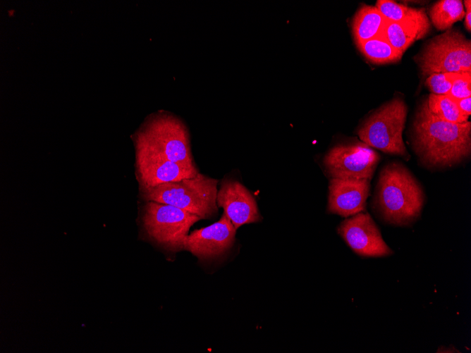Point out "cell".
Returning a JSON list of instances; mask_svg holds the SVG:
<instances>
[{
	"label": "cell",
	"mask_w": 471,
	"mask_h": 353,
	"mask_svg": "<svg viewBox=\"0 0 471 353\" xmlns=\"http://www.w3.org/2000/svg\"><path fill=\"white\" fill-rule=\"evenodd\" d=\"M412 144L420 160L433 167L451 166L470 154L471 123H453L419 107L413 121Z\"/></svg>",
	"instance_id": "1"
},
{
	"label": "cell",
	"mask_w": 471,
	"mask_h": 353,
	"mask_svg": "<svg viewBox=\"0 0 471 353\" xmlns=\"http://www.w3.org/2000/svg\"><path fill=\"white\" fill-rule=\"evenodd\" d=\"M424 201L422 187L408 168L390 163L381 171L374 207L388 223L406 225L421 214Z\"/></svg>",
	"instance_id": "2"
},
{
	"label": "cell",
	"mask_w": 471,
	"mask_h": 353,
	"mask_svg": "<svg viewBox=\"0 0 471 353\" xmlns=\"http://www.w3.org/2000/svg\"><path fill=\"white\" fill-rule=\"evenodd\" d=\"M217 184V180L199 172L192 178L142 187L139 191L145 202L169 204L201 219H212L218 213Z\"/></svg>",
	"instance_id": "3"
},
{
	"label": "cell",
	"mask_w": 471,
	"mask_h": 353,
	"mask_svg": "<svg viewBox=\"0 0 471 353\" xmlns=\"http://www.w3.org/2000/svg\"><path fill=\"white\" fill-rule=\"evenodd\" d=\"M200 220L198 216L186 211L152 201L145 202L140 216L146 238L172 254L183 250L190 228Z\"/></svg>",
	"instance_id": "4"
},
{
	"label": "cell",
	"mask_w": 471,
	"mask_h": 353,
	"mask_svg": "<svg viewBox=\"0 0 471 353\" xmlns=\"http://www.w3.org/2000/svg\"><path fill=\"white\" fill-rule=\"evenodd\" d=\"M166 159L186 166H196L190 135L184 123L168 112L149 115L133 137Z\"/></svg>",
	"instance_id": "5"
},
{
	"label": "cell",
	"mask_w": 471,
	"mask_h": 353,
	"mask_svg": "<svg viewBox=\"0 0 471 353\" xmlns=\"http://www.w3.org/2000/svg\"><path fill=\"white\" fill-rule=\"evenodd\" d=\"M407 111L405 103L399 97L386 102L361 124L357 132L360 139L384 153L408 156L402 138Z\"/></svg>",
	"instance_id": "6"
},
{
	"label": "cell",
	"mask_w": 471,
	"mask_h": 353,
	"mask_svg": "<svg viewBox=\"0 0 471 353\" xmlns=\"http://www.w3.org/2000/svg\"><path fill=\"white\" fill-rule=\"evenodd\" d=\"M415 60L422 75L471 73V42L458 30L448 29L428 41Z\"/></svg>",
	"instance_id": "7"
},
{
	"label": "cell",
	"mask_w": 471,
	"mask_h": 353,
	"mask_svg": "<svg viewBox=\"0 0 471 353\" xmlns=\"http://www.w3.org/2000/svg\"><path fill=\"white\" fill-rule=\"evenodd\" d=\"M379 154L364 142L338 144L324 158L331 178L371 180L379 161Z\"/></svg>",
	"instance_id": "8"
},
{
	"label": "cell",
	"mask_w": 471,
	"mask_h": 353,
	"mask_svg": "<svg viewBox=\"0 0 471 353\" xmlns=\"http://www.w3.org/2000/svg\"><path fill=\"white\" fill-rule=\"evenodd\" d=\"M134 144L139 188L192 178L199 173L196 166L173 162L139 141L134 140Z\"/></svg>",
	"instance_id": "9"
},
{
	"label": "cell",
	"mask_w": 471,
	"mask_h": 353,
	"mask_svg": "<svg viewBox=\"0 0 471 353\" xmlns=\"http://www.w3.org/2000/svg\"><path fill=\"white\" fill-rule=\"evenodd\" d=\"M236 235V229L223 213L218 221L189 233L185 240L183 250L201 261L217 259L232 249Z\"/></svg>",
	"instance_id": "10"
},
{
	"label": "cell",
	"mask_w": 471,
	"mask_h": 353,
	"mask_svg": "<svg viewBox=\"0 0 471 353\" xmlns=\"http://www.w3.org/2000/svg\"><path fill=\"white\" fill-rule=\"evenodd\" d=\"M338 233L352 250L363 257H382L393 254L368 213L360 212L343 221Z\"/></svg>",
	"instance_id": "11"
},
{
	"label": "cell",
	"mask_w": 471,
	"mask_h": 353,
	"mask_svg": "<svg viewBox=\"0 0 471 353\" xmlns=\"http://www.w3.org/2000/svg\"><path fill=\"white\" fill-rule=\"evenodd\" d=\"M216 204L224 209L237 230L245 224L259 222L262 216L252 193L241 182L224 180L216 194Z\"/></svg>",
	"instance_id": "12"
},
{
	"label": "cell",
	"mask_w": 471,
	"mask_h": 353,
	"mask_svg": "<svg viewBox=\"0 0 471 353\" xmlns=\"http://www.w3.org/2000/svg\"><path fill=\"white\" fill-rule=\"evenodd\" d=\"M370 180L365 178H331L327 211L345 218L365 211Z\"/></svg>",
	"instance_id": "13"
},
{
	"label": "cell",
	"mask_w": 471,
	"mask_h": 353,
	"mask_svg": "<svg viewBox=\"0 0 471 353\" xmlns=\"http://www.w3.org/2000/svg\"><path fill=\"white\" fill-rule=\"evenodd\" d=\"M376 7L389 21L412 25L429 33L430 23L424 8L409 7L390 0H378Z\"/></svg>",
	"instance_id": "14"
},
{
	"label": "cell",
	"mask_w": 471,
	"mask_h": 353,
	"mask_svg": "<svg viewBox=\"0 0 471 353\" xmlns=\"http://www.w3.org/2000/svg\"><path fill=\"white\" fill-rule=\"evenodd\" d=\"M386 18L376 6L363 4L355 13L352 23L355 42L359 44L381 35Z\"/></svg>",
	"instance_id": "15"
},
{
	"label": "cell",
	"mask_w": 471,
	"mask_h": 353,
	"mask_svg": "<svg viewBox=\"0 0 471 353\" xmlns=\"http://www.w3.org/2000/svg\"><path fill=\"white\" fill-rule=\"evenodd\" d=\"M426 35L422 30L412 25L387 20L379 37L386 39L393 47L403 54L415 41L424 38Z\"/></svg>",
	"instance_id": "16"
},
{
	"label": "cell",
	"mask_w": 471,
	"mask_h": 353,
	"mask_svg": "<svg viewBox=\"0 0 471 353\" xmlns=\"http://www.w3.org/2000/svg\"><path fill=\"white\" fill-rule=\"evenodd\" d=\"M429 16L434 26L440 31L447 30L465 16L463 1L460 0H441L434 3L429 9Z\"/></svg>",
	"instance_id": "17"
},
{
	"label": "cell",
	"mask_w": 471,
	"mask_h": 353,
	"mask_svg": "<svg viewBox=\"0 0 471 353\" xmlns=\"http://www.w3.org/2000/svg\"><path fill=\"white\" fill-rule=\"evenodd\" d=\"M357 47L365 57L377 65L398 62L403 54L382 37H374L357 44Z\"/></svg>",
	"instance_id": "18"
},
{
	"label": "cell",
	"mask_w": 471,
	"mask_h": 353,
	"mask_svg": "<svg viewBox=\"0 0 471 353\" xmlns=\"http://www.w3.org/2000/svg\"><path fill=\"white\" fill-rule=\"evenodd\" d=\"M426 102L430 112L441 120L453 123H464L468 120V116L460 112L454 100L448 95L431 93Z\"/></svg>",
	"instance_id": "19"
},
{
	"label": "cell",
	"mask_w": 471,
	"mask_h": 353,
	"mask_svg": "<svg viewBox=\"0 0 471 353\" xmlns=\"http://www.w3.org/2000/svg\"><path fill=\"white\" fill-rule=\"evenodd\" d=\"M446 74L452 81L451 89L446 95L453 100L471 97V73H446Z\"/></svg>",
	"instance_id": "20"
},
{
	"label": "cell",
	"mask_w": 471,
	"mask_h": 353,
	"mask_svg": "<svg viewBox=\"0 0 471 353\" xmlns=\"http://www.w3.org/2000/svg\"><path fill=\"white\" fill-rule=\"evenodd\" d=\"M425 85L432 94L446 95L451 89L452 81L446 73H433L427 77Z\"/></svg>",
	"instance_id": "21"
},
{
	"label": "cell",
	"mask_w": 471,
	"mask_h": 353,
	"mask_svg": "<svg viewBox=\"0 0 471 353\" xmlns=\"http://www.w3.org/2000/svg\"><path fill=\"white\" fill-rule=\"evenodd\" d=\"M460 112L466 116L471 115V97L454 100Z\"/></svg>",
	"instance_id": "22"
},
{
	"label": "cell",
	"mask_w": 471,
	"mask_h": 353,
	"mask_svg": "<svg viewBox=\"0 0 471 353\" xmlns=\"http://www.w3.org/2000/svg\"><path fill=\"white\" fill-rule=\"evenodd\" d=\"M466 8L465 13V27L468 32L471 30V1L466 0L464 1Z\"/></svg>",
	"instance_id": "23"
},
{
	"label": "cell",
	"mask_w": 471,
	"mask_h": 353,
	"mask_svg": "<svg viewBox=\"0 0 471 353\" xmlns=\"http://www.w3.org/2000/svg\"><path fill=\"white\" fill-rule=\"evenodd\" d=\"M459 352L458 350H456L453 347H452V349L448 347V349H444V347H441L440 349H438L437 352Z\"/></svg>",
	"instance_id": "24"
}]
</instances>
